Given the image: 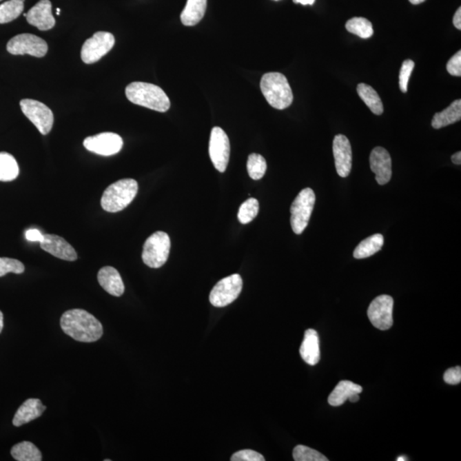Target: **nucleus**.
<instances>
[{"label": "nucleus", "mask_w": 461, "mask_h": 461, "mask_svg": "<svg viewBox=\"0 0 461 461\" xmlns=\"http://www.w3.org/2000/svg\"><path fill=\"white\" fill-rule=\"evenodd\" d=\"M300 355L307 364L310 366L316 365L320 360V348L319 334L314 329L305 331V339L300 347Z\"/></svg>", "instance_id": "6ab92c4d"}, {"label": "nucleus", "mask_w": 461, "mask_h": 461, "mask_svg": "<svg viewBox=\"0 0 461 461\" xmlns=\"http://www.w3.org/2000/svg\"><path fill=\"white\" fill-rule=\"evenodd\" d=\"M232 461H264L263 455L260 453L254 451V450L245 449L235 453L232 456Z\"/></svg>", "instance_id": "f704fd0d"}, {"label": "nucleus", "mask_w": 461, "mask_h": 461, "mask_svg": "<svg viewBox=\"0 0 461 461\" xmlns=\"http://www.w3.org/2000/svg\"><path fill=\"white\" fill-rule=\"evenodd\" d=\"M60 9H57V14H58V15H60Z\"/></svg>", "instance_id": "49530a36"}, {"label": "nucleus", "mask_w": 461, "mask_h": 461, "mask_svg": "<svg viewBox=\"0 0 461 461\" xmlns=\"http://www.w3.org/2000/svg\"><path fill=\"white\" fill-rule=\"evenodd\" d=\"M316 199V194L312 189L305 188L293 201L291 207V225L296 234H302L309 225Z\"/></svg>", "instance_id": "423d86ee"}, {"label": "nucleus", "mask_w": 461, "mask_h": 461, "mask_svg": "<svg viewBox=\"0 0 461 461\" xmlns=\"http://www.w3.org/2000/svg\"><path fill=\"white\" fill-rule=\"evenodd\" d=\"M393 307L394 300L388 295L378 296L371 303L368 307L367 316L374 327L386 331L392 327Z\"/></svg>", "instance_id": "f8f14e48"}, {"label": "nucleus", "mask_w": 461, "mask_h": 461, "mask_svg": "<svg viewBox=\"0 0 461 461\" xmlns=\"http://www.w3.org/2000/svg\"><path fill=\"white\" fill-rule=\"evenodd\" d=\"M0 1H2V0H0Z\"/></svg>", "instance_id": "09e8293b"}, {"label": "nucleus", "mask_w": 461, "mask_h": 461, "mask_svg": "<svg viewBox=\"0 0 461 461\" xmlns=\"http://www.w3.org/2000/svg\"><path fill=\"white\" fill-rule=\"evenodd\" d=\"M17 461H41L42 455L37 446L30 442H21L12 447L10 451Z\"/></svg>", "instance_id": "a878e982"}, {"label": "nucleus", "mask_w": 461, "mask_h": 461, "mask_svg": "<svg viewBox=\"0 0 461 461\" xmlns=\"http://www.w3.org/2000/svg\"><path fill=\"white\" fill-rule=\"evenodd\" d=\"M46 407L43 405L41 400L37 398L28 399L17 411L13 419V424L17 427L31 422L38 419L45 412Z\"/></svg>", "instance_id": "aec40b11"}, {"label": "nucleus", "mask_w": 461, "mask_h": 461, "mask_svg": "<svg viewBox=\"0 0 461 461\" xmlns=\"http://www.w3.org/2000/svg\"><path fill=\"white\" fill-rule=\"evenodd\" d=\"M114 45L115 37L112 34L109 32H96L82 46L81 59L87 64L95 63L109 53Z\"/></svg>", "instance_id": "1a4fd4ad"}, {"label": "nucleus", "mask_w": 461, "mask_h": 461, "mask_svg": "<svg viewBox=\"0 0 461 461\" xmlns=\"http://www.w3.org/2000/svg\"><path fill=\"white\" fill-rule=\"evenodd\" d=\"M84 147L88 151L100 156H113L121 152L123 141L120 135L114 133H102L85 138Z\"/></svg>", "instance_id": "ddd939ff"}, {"label": "nucleus", "mask_w": 461, "mask_h": 461, "mask_svg": "<svg viewBox=\"0 0 461 461\" xmlns=\"http://www.w3.org/2000/svg\"><path fill=\"white\" fill-rule=\"evenodd\" d=\"M443 380L449 385H458L461 381V367L449 368L443 375Z\"/></svg>", "instance_id": "e433bc0d"}, {"label": "nucleus", "mask_w": 461, "mask_h": 461, "mask_svg": "<svg viewBox=\"0 0 461 461\" xmlns=\"http://www.w3.org/2000/svg\"><path fill=\"white\" fill-rule=\"evenodd\" d=\"M461 118V100L457 99L450 105L448 108L442 112L435 114L432 119L431 125L435 130L449 126L460 121Z\"/></svg>", "instance_id": "5701e85b"}, {"label": "nucleus", "mask_w": 461, "mask_h": 461, "mask_svg": "<svg viewBox=\"0 0 461 461\" xmlns=\"http://www.w3.org/2000/svg\"><path fill=\"white\" fill-rule=\"evenodd\" d=\"M332 150L339 176H349L352 169V148L348 138L342 134L335 136Z\"/></svg>", "instance_id": "4468645a"}, {"label": "nucleus", "mask_w": 461, "mask_h": 461, "mask_svg": "<svg viewBox=\"0 0 461 461\" xmlns=\"http://www.w3.org/2000/svg\"><path fill=\"white\" fill-rule=\"evenodd\" d=\"M346 30L362 39L373 37L374 31L373 24L364 17H353L346 23Z\"/></svg>", "instance_id": "c85d7f7f"}, {"label": "nucleus", "mask_w": 461, "mask_h": 461, "mask_svg": "<svg viewBox=\"0 0 461 461\" xmlns=\"http://www.w3.org/2000/svg\"><path fill=\"white\" fill-rule=\"evenodd\" d=\"M206 9L207 0H187L181 15V23L185 26H195L205 17Z\"/></svg>", "instance_id": "4be33fe9"}, {"label": "nucleus", "mask_w": 461, "mask_h": 461, "mask_svg": "<svg viewBox=\"0 0 461 461\" xmlns=\"http://www.w3.org/2000/svg\"><path fill=\"white\" fill-rule=\"evenodd\" d=\"M360 399L359 394H355L350 396L348 399L350 402H358Z\"/></svg>", "instance_id": "79ce46f5"}, {"label": "nucleus", "mask_w": 461, "mask_h": 461, "mask_svg": "<svg viewBox=\"0 0 461 461\" xmlns=\"http://www.w3.org/2000/svg\"><path fill=\"white\" fill-rule=\"evenodd\" d=\"M39 245L43 250L56 256L57 258L68 260V262H74L78 258L76 249L60 236L45 234Z\"/></svg>", "instance_id": "2eb2a0df"}, {"label": "nucleus", "mask_w": 461, "mask_h": 461, "mask_svg": "<svg viewBox=\"0 0 461 461\" xmlns=\"http://www.w3.org/2000/svg\"><path fill=\"white\" fill-rule=\"evenodd\" d=\"M138 189L137 181L133 178H123L115 182L103 192L102 208L110 213L121 212L133 202Z\"/></svg>", "instance_id": "20e7f679"}, {"label": "nucleus", "mask_w": 461, "mask_h": 461, "mask_svg": "<svg viewBox=\"0 0 461 461\" xmlns=\"http://www.w3.org/2000/svg\"><path fill=\"white\" fill-rule=\"evenodd\" d=\"M20 106L24 116L37 127L39 133L46 135L52 131L54 116L44 103L26 99L21 100Z\"/></svg>", "instance_id": "6e6552de"}, {"label": "nucleus", "mask_w": 461, "mask_h": 461, "mask_svg": "<svg viewBox=\"0 0 461 461\" xmlns=\"http://www.w3.org/2000/svg\"><path fill=\"white\" fill-rule=\"evenodd\" d=\"M24 271L25 267L20 260L7 258V257H0V277L5 276L10 273L21 274L24 273Z\"/></svg>", "instance_id": "473e14b6"}, {"label": "nucleus", "mask_w": 461, "mask_h": 461, "mask_svg": "<svg viewBox=\"0 0 461 461\" xmlns=\"http://www.w3.org/2000/svg\"><path fill=\"white\" fill-rule=\"evenodd\" d=\"M243 280L238 274L223 278L218 282L209 294V302L214 307H223L231 305L240 295Z\"/></svg>", "instance_id": "0eeeda50"}, {"label": "nucleus", "mask_w": 461, "mask_h": 461, "mask_svg": "<svg viewBox=\"0 0 461 461\" xmlns=\"http://www.w3.org/2000/svg\"><path fill=\"white\" fill-rule=\"evenodd\" d=\"M452 162L456 165H460L461 164V152H458L452 156Z\"/></svg>", "instance_id": "ea45409f"}, {"label": "nucleus", "mask_w": 461, "mask_h": 461, "mask_svg": "<svg viewBox=\"0 0 461 461\" xmlns=\"http://www.w3.org/2000/svg\"><path fill=\"white\" fill-rule=\"evenodd\" d=\"M425 0H409L411 3L413 5H420V3L424 2Z\"/></svg>", "instance_id": "c03bdc74"}, {"label": "nucleus", "mask_w": 461, "mask_h": 461, "mask_svg": "<svg viewBox=\"0 0 461 461\" xmlns=\"http://www.w3.org/2000/svg\"><path fill=\"white\" fill-rule=\"evenodd\" d=\"M259 212L258 200L250 198L242 203L238 214V221L242 224H248L255 219Z\"/></svg>", "instance_id": "7c9ffc66"}, {"label": "nucleus", "mask_w": 461, "mask_h": 461, "mask_svg": "<svg viewBox=\"0 0 461 461\" xmlns=\"http://www.w3.org/2000/svg\"><path fill=\"white\" fill-rule=\"evenodd\" d=\"M25 0H10L0 5V24L10 23L19 17L24 10Z\"/></svg>", "instance_id": "cd10ccee"}, {"label": "nucleus", "mask_w": 461, "mask_h": 461, "mask_svg": "<svg viewBox=\"0 0 461 461\" xmlns=\"http://www.w3.org/2000/svg\"><path fill=\"white\" fill-rule=\"evenodd\" d=\"M447 70L453 76H461V52L459 51L453 55L447 63Z\"/></svg>", "instance_id": "c9c22d12"}, {"label": "nucleus", "mask_w": 461, "mask_h": 461, "mask_svg": "<svg viewBox=\"0 0 461 461\" xmlns=\"http://www.w3.org/2000/svg\"><path fill=\"white\" fill-rule=\"evenodd\" d=\"M43 236L41 232L37 229H30L26 232L25 234V237L28 239V241L31 242H39L41 243L43 240Z\"/></svg>", "instance_id": "4c0bfd02"}, {"label": "nucleus", "mask_w": 461, "mask_h": 461, "mask_svg": "<svg viewBox=\"0 0 461 461\" xmlns=\"http://www.w3.org/2000/svg\"><path fill=\"white\" fill-rule=\"evenodd\" d=\"M126 96L130 102L158 112H166L170 108V100L158 85L133 82L126 88Z\"/></svg>", "instance_id": "f03ea898"}, {"label": "nucleus", "mask_w": 461, "mask_h": 461, "mask_svg": "<svg viewBox=\"0 0 461 461\" xmlns=\"http://www.w3.org/2000/svg\"><path fill=\"white\" fill-rule=\"evenodd\" d=\"M453 25H455V27L457 28V30H461V8L457 10V12L455 14V16H453Z\"/></svg>", "instance_id": "58836bf2"}, {"label": "nucleus", "mask_w": 461, "mask_h": 461, "mask_svg": "<svg viewBox=\"0 0 461 461\" xmlns=\"http://www.w3.org/2000/svg\"><path fill=\"white\" fill-rule=\"evenodd\" d=\"M28 23L41 31L52 30L56 20L52 15V6L50 0H41L28 10L26 17Z\"/></svg>", "instance_id": "f3484780"}, {"label": "nucleus", "mask_w": 461, "mask_h": 461, "mask_svg": "<svg viewBox=\"0 0 461 461\" xmlns=\"http://www.w3.org/2000/svg\"><path fill=\"white\" fill-rule=\"evenodd\" d=\"M293 458L296 461H327L328 459L317 450L309 447L298 445L293 450Z\"/></svg>", "instance_id": "2f4dec72"}, {"label": "nucleus", "mask_w": 461, "mask_h": 461, "mask_svg": "<svg viewBox=\"0 0 461 461\" xmlns=\"http://www.w3.org/2000/svg\"><path fill=\"white\" fill-rule=\"evenodd\" d=\"M230 141L223 128L214 127L210 134L209 156L214 167L221 173L226 171L230 157Z\"/></svg>", "instance_id": "9b49d317"}, {"label": "nucleus", "mask_w": 461, "mask_h": 461, "mask_svg": "<svg viewBox=\"0 0 461 461\" xmlns=\"http://www.w3.org/2000/svg\"><path fill=\"white\" fill-rule=\"evenodd\" d=\"M171 248L170 236L166 232H155L146 239L143 248V262L152 269H159L167 263Z\"/></svg>", "instance_id": "39448f33"}, {"label": "nucleus", "mask_w": 461, "mask_h": 461, "mask_svg": "<svg viewBox=\"0 0 461 461\" xmlns=\"http://www.w3.org/2000/svg\"><path fill=\"white\" fill-rule=\"evenodd\" d=\"M296 3H301L303 6H313L316 0H293Z\"/></svg>", "instance_id": "a19ab883"}, {"label": "nucleus", "mask_w": 461, "mask_h": 461, "mask_svg": "<svg viewBox=\"0 0 461 461\" xmlns=\"http://www.w3.org/2000/svg\"><path fill=\"white\" fill-rule=\"evenodd\" d=\"M362 391V386L353 383L351 381H340L336 386L331 395L329 396L328 403L334 407L341 406L350 396L355 394H360Z\"/></svg>", "instance_id": "412c9836"}, {"label": "nucleus", "mask_w": 461, "mask_h": 461, "mask_svg": "<svg viewBox=\"0 0 461 461\" xmlns=\"http://www.w3.org/2000/svg\"><path fill=\"white\" fill-rule=\"evenodd\" d=\"M247 170L249 177L254 181H259L264 176L267 171L265 158L259 154H250L247 162Z\"/></svg>", "instance_id": "c756f323"}, {"label": "nucleus", "mask_w": 461, "mask_h": 461, "mask_svg": "<svg viewBox=\"0 0 461 461\" xmlns=\"http://www.w3.org/2000/svg\"><path fill=\"white\" fill-rule=\"evenodd\" d=\"M370 167L378 184L389 183L392 176L391 157L383 147H375L370 155Z\"/></svg>", "instance_id": "dca6fc26"}, {"label": "nucleus", "mask_w": 461, "mask_h": 461, "mask_svg": "<svg viewBox=\"0 0 461 461\" xmlns=\"http://www.w3.org/2000/svg\"><path fill=\"white\" fill-rule=\"evenodd\" d=\"M98 281L106 292L114 296L123 295L125 287L119 272L115 267L106 266L102 267L98 274Z\"/></svg>", "instance_id": "a211bd4d"}, {"label": "nucleus", "mask_w": 461, "mask_h": 461, "mask_svg": "<svg viewBox=\"0 0 461 461\" xmlns=\"http://www.w3.org/2000/svg\"><path fill=\"white\" fill-rule=\"evenodd\" d=\"M260 90L267 103L275 109H287L293 102L291 85L283 74L271 72L264 74L260 81Z\"/></svg>", "instance_id": "7ed1b4c3"}, {"label": "nucleus", "mask_w": 461, "mask_h": 461, "mask_svg": "<svg viewBox=\"0 0 461 461\" xmlns=\"http://www.w3.org/2000/svg\"><path fill=\"white\" fill-rule=\"evenodd\" d=\"M19 174V167L15 157L7 152H0V181H12Z\"/></svg>", "instance_id": "bb28decb"}, {"label": "nucleus", "mask_w": 461, "mask_h": 461, "mask_svg": "<svg viewBox=\"0 0 461 461\" xmlns=\"http://www.w3.org/2000/svg\"><path fill=\"white\" fill-rule=\"evenodd\" d=\"M60 325L64 334L82 342L98 341L103 332L100 321L84 309L66 311L61 317Z\"/></svg>", "instance_id": "f257e3e1"}, {"label": "nucleus", "mask_w": 461, "mask_h": 461, "mask_svg": "<svg viewBox=\"0 0 461 461\" xmlns=\"http://www.w3.org/2000/svg\"><path fill=\"white\" fill-rule=\"evenodd\" d=\"M274 1H278V0H274Z\"/></svg>", "instance_id": "de8ad7c7"}, {"label": "nucleus", "mask_w": 461, "mask_h": 461, "mask_svg": "<svg viewBox=\"0 0 461 461\" xmlns=\"http://www.w3.org/2000/svg\"><path fill=\"white\" fill-rule=\"evenodd\" d=\"M414 66H416V64H414L413 61L410 59L404 61L402 63L401 70H400L399 74V85L400 89H401L402 92H407L409 79L411 74H412Z\"/></svg>", "instance_id": "72a5a7b5"}, {"label": "nucleus", "mask_w": 461, "mask_h": 461, "mask_svg": "<svg viewBox=\"0 0 461 461\" xmlns=\"http://www.w3.org/2000/svg\"><path fill=\"white\" fill-rule=\"evenodd\" d=\"M357 92L362 101L366 103L368 108L375 115L380 116L384 112L383 103L381 101L380 95L369 85L360 83L357 85Z\"/></svg>", "instance_id": "393cba45"}, {"label": "nucleus", "mask_w": 461, "mask_h": 461, "mask_svg": "<svg viewBox=\"0 0 461 461\" xmlns=\"http://www.w3.org/2000/svg\"><path fill=\"white\" fill-rule=\"evenodd\" d=\"M12 55L28 54L43 58L48 52V45L44 39L31 34H21L13 37L6 46Z\"/></svg>", "instance_id": "9d476101"}, {"label": "nucleus", "mask_w": 461, "mask_h": 461, "mask_svg": "<svg viewBox=\"0 0 461 461\" xmlns=\"http://www.w3.org/2000/svg\"><path fill=\"white\" fill-rule=\"evenodd\" d=\"M3 328V316L1 311H0V334H1Z\"/></svg>", "instance_id": "37998d69"}, {"label": "nucleus", "mask_w": 461, "mask_h": 461, "mask_svg": "<svg viewBox=\"0 0 461 461\" xmlns=\"http://www.w3.org/2000/svg\"><path fill=\"white\" fill-rule=\"evenodd\" d=\"M405 460H407V459H405V457L402 456L399 457V458L398 459V461H405Z\"/></svg>", "instance_id": "a18cd8bd"}, {"label": "nucleus", "mask_w": 461, "mask_h": 461, "mask_svg": "<svg viewBox=\"0 0 461 461\" xmlns=\"http://www.w3.org/2000/svg\"><path fill=\"white\" fill-rule=\"evenodd\" d=\"M384 245L383 235L378 234L364 239L354 252L356 259H365L380 252Z\"/></svg>", "instance_id": "b1692460"}]
</instances>
